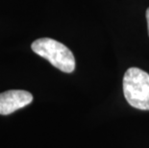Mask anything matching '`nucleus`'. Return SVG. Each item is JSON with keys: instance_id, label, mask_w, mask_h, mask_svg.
I'll list each match as a JSON object with an SVG mask.
<instances>
[{"instance_id": "f257e3e1", "label": "nucleus", "mask_w": 149, "mask_h": 148, "mask_svg": "<svg viewBox=\"0 0 149 148\" xmlns=\"http://www.w3.org/2000/svg\"><path fill=\"white\" fill-rule=\"evenodd\" d=\"M33 51L40 57L46 59L53 67L65 73H71L75 69V58L69 48L62 42L50 39L42 38L32 43Z\"/></svg>"}, {"instance_id": "f03ea898", "label": "nucleus", "mask_w": 149, "mask_h": 148, "mask_svg": "<svg viewBox=\"0 0 149 148\" xmlns=\"http://www.w3.org/2000/svg\"><path fill=\"white\" fill-rule=\"evenodd\" d=\"M123 92L127 102L136 109L149 111V74L131 67L123 77Z\"/></svg>"}, {"instance_id": "7ed1b4c3", "label": "nucleus", "mask_w": 149, "mask_h": 148, "mask_svg": "<svg viewBox=\"0 0 149 148\" xmlns=\"http://www.w3.org/2000/svg\"><path fill=\"white\" fill-rule=\"evenodd\" d=\"M33 101V95L29 91L11 90L0 93V115L13 114Z\"/></svg>"}, {"instance_id": "20e7f679", "label": "nucleus", "mask_w": 149, "mask_h": 148, "mask_svg": "<svg viewBox=\"0 0 149 148\" xmlns=\"http://www.w3.org/2000/svg\"><path fill=\"white\" fill-rule=\"evenodd\" d=\"M146 19H147V28H148V35H149V8L146 11Z\"/></svg>"}]
</instances>
